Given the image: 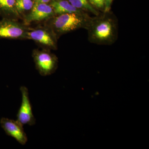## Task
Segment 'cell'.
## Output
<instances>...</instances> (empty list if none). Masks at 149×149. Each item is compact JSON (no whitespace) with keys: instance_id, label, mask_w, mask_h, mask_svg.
<instances>
[{"instance_id":"9a60e30c","label":"cell","mask_w":149,"mask_h":149,"mask_svg":"<svg viewBox=\"0 0 149 149\" xmlns=\"http://www.w3.org/2000/svg\"><path fill=\"white\" fill-rule=\"evenodd\" d=\"M53 0H35V3H47L49 2L52 1Z\"/></svg>"},{"instance_id":"8fae6325","label":"cell","mask_w":149,"mask_h":149,"mask_svg":"<svg viewBox=\"0 0 149 149\" xmlns=\"http://www.w3.org/2000/svg\"><path fill=\"white\" fill-rule=\"evenodd\" d=\"M69 2L74 7L80 10L85 12H88L97 15L100 14V12L91 5L89 0H68Z\"/></svg>"},{"instance_id":"9c48e42d","label":"cell","mask_w":149,"mask_h":149,"mask_svg":"<svg viewBox=\"0 0 149 149\" xmlns=\"http://www.w3.org/2000/svg\"><path fill=\"white\" fill-rule=\"evenodd\" d=\"M50 5L52 8L56 15L73 13L83 12L74 7L66 0H53L51 1Z\"/></svg>"},{"instance_id":"5b68a950","label":"cell","mask_w":149,"mask_h":149,"mask_svg":"<svg viewBox=\"0 0 149 149\" xmlns=\"http://www.w3.org/2000/svg\"><path fill=\"white\" fill-rule=\"evenodd\" d=\"M20 90L22 100L21 106L17 115V120L23 125H35L36 120L32 113L28 89L25 86H22Z\"/></svg>"},{"instance_id":"ba28073f","label":"cell","mask_w":149,"mask_h":149,"mask_svg":"<svg viewBox=\"0 0 149 149\" xmlns=\"http://www.w3.org/2000/svg\"><path fill=\"white\" fill-rule=\"evenodd\" d=\"M56 35L54 33L43 29L28 30L25 34V38L34 40L37 42L53 49L56 48Z\"/></svg>"},{"instance_id":"4fadbf2b","label":"cell","mask_w":149,"mask_h":149,"mask_svg":"<svg viewBox=\"0 0 149 149\" xmlns=\"http://www.w3.org/2000/svg\"><path fill=\"white\" fill-rule=\"evenodd\" d=\"M90 3L93 7L100 12L101 10L103 12L104 10V0H89Z\"/></svg>"},{"instance_id":"7a4b0ae2","label":"cell","mask_w":149,"mask_h":149,"mask_svg":"<svg viewBox=\"0 0 149 149\" xmlns=\"http://www.w3.org/2000/svg\"><path fill=\"white\" fill-rule=\"evenodd\" d=\"M91 17L86 12L62 14L52 18L51 27L56 36L77 29H86Z\"/></svg>"},{"instance_id":"6da1fadb","label":"cell","mask_w":149,"mask_h":149,"mask_svg":"<svg viewBox=\"0 0 149 149\" xmlns=\"http://www.w3.org/2000/svg\"><path fill=\"white\" fill-rule=\"evenodd\" d=\"M86 29L90 42L103 45H112L118 37L117 19L110 11L100 13L91 17Z\"/></svg>"},{"instance_id":"7c38bea8","label":"cell","mask_w":149,"mask_h":149,"mask_svg":"<svg viewBox=\"0 0 149 149\" xmlns=\"http://www.w3.org/2000/svg\"><path fill=\"white\" fill-rule=\"evenodd\" d=\"M34 4L32 0H15V9L19 15L24 12L31 10Z\"/></svg>"},{"instance_id":"8992f818","label":"cell","mask_w":149,"mask_h":149,"mask_svg":"<svg viewBox=\"0 0 149 149\" xmlns=\"http://www.w3.org/2000/svg\"><path fill=\"white\" fill-rule=\"evenodd\" d=\"M0 124L7 135L15 139L21 145L26 143L27 137L23 129V125L17 120L3 117L0 120Z\"/></svg>"},{"instance_id":"30bf717a","label":"cell","mask_w":149,"mask_h":149,"mask_svg":"<svg viewBox=\"0 0 149 149\" xmlns=\"http://www.w3.org/2000/svg\"><path fill=\"white\" fill-rule=\"evenodd\" d=\"M15 0H0V15L3 18L13 19L19 15L15 8Z\"/></svg>"},{"instance_id":"5bb4252c","label":"cell","mask_w":149,"mask_h":149,"mask_svg":"<svg viewBox=\"0 0 149 149\" xmlns=\"http://www.w3.org/2000/svg\"><path fill=\"white\" fill-rule=\"evenodd\" d=\"M113 0H104V12H107L110 11L111 6Z\"/></svg>"},{"instance_id":"52a82bcc","label":"cell","mask_w":149,"mask_h":149,"mask_svg":"<svg viewBox=\"0 0 149 149\" xmlns=\"http://www.w3.org/2000/svg\"><path fill=\"white\" fill-rule=\"evenodd\" d=\"M55 15L53 9L50 5L35 3L30 12L24 17V22L26 24H29L35 22L49 19Z\"/></svg>"},{"instance_id":"277c9868","label":"cell","mask_w":149,"mask_h":149,"mask_svg":"<svg viewBox=\"0 0 149 149\" xmlns=\"http://www.w3.org/2000/svg\"><path fill=\"white\" fill-rule=\"evenodd\" d=\"M28 30L13 19L4 17L0 20V39L25 38Z\"/></svg>"},{"instance_id":"3957f363","label":"cell","mask_w":149,"mask_h":149,"mask_svg":"<svg viewBox=\"0 0 149 149\" xmlns=\"http://www.w3.org/2000/svg\"><path fill=\"white\" fill-rule=\"evenodd\" d=\"M33 57L36 68L42 76L52 74L57 67L58 59L56 57L47 52L34 51Z\"/></svg>"}]
</instances>
